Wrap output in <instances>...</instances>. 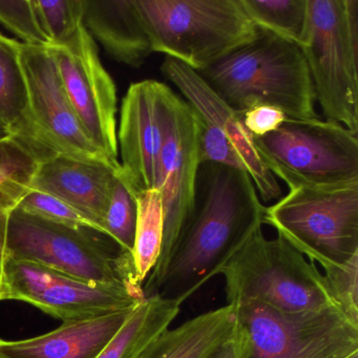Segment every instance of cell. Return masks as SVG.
<instances>
[{
	"label": "cell",
	"mask_w": 358,
	"mask_h": 358,
	"mask_svg": "<svg viewBox=\"0 0 358 358\" xmlns=\"http://www.w3.org/2000/svg\"><path fill=\"white\" fill-rule=\"evenodd\" d=\"M257 188L248 173L215 163H201L196 204L160 273L148 276L145 297L184 303L227 264L265 219Z\"/></svg>",
	"instance_id": "1"
},
{
	"label": "cell",
	"mask_w": 358,
	"mask_h": 358,
	"mask_svg": "<svg viewBox=\"0 0 358 358\" xmlns=\"http://www.w3.org/2000/svg\"><path fill=\"white\" fill-rule=\"evenodd\" d=\"M199 75L236 112L271 106L287 118H317L315 94L301 47L259 30L250 43L224 56Z\"/></svg>",
	"instance_id": "2"
},
{
	"label": "cell",
	"mask_w": 358,
	"mask_h": 358,
	"mask_svg": "<svg viewBox=\"0 0 358 358\" xmlns=\"http://www.w3.org/2000/svg\"><path fill=\"white\" fill-rule=\"evenodd\" d=\"M154 53L196 72L247 45L259 29L241 0H135Z\"/></svg>",
	"instance_id": "3"
},
{
	"label": "cell",
	"mask_w": 358,
	"mask_h": 358,
	"mask_svg": "<svg viewBox=\"0 0 358 358\" xmlns=\"http://www.w3.org/2000/svg\"><path fill=\"white\" fill-rule=\"evenodd\" d=\"M227 305L257 301L287 313L335 305L324 274L280 236L259 229L222 272ZM337 308V307H336Z\"/></svg>",
	"instance_id": "4"
},
{
	"label": "cell",
	"mask_w": 358,
	"mask_h": 358,
	"mask_svg": "<svg viewBox=\"0 0 358 358\" xmlns=\"http://www.w3.org/2000/svg\"><path fill=\"white\" fill-rule=\"evenodd\" d=\"M299 47L326 120L358 134V0H308Z\"/></svg>",
	"instance_id": "5"
},
{
	"label": "cell",
	"mask_w": 358,
	"mask_h": 358,
	"mask_svg": "<svg viewBox=\"0 0 358 358\" xmlns=\"http://www.w3.org/2000/svg\"><path fill=\"white\" fill-rule=\"evenodd\" d=\"M6 257L32 262L87 282L143 287L131 253L106 234L52 223L18 208L8 221Z\"/></svg>",
	"instance_id": "6"
},
{
	"label": "cell",
	"mask_w": 358,
	"mask_h": 358,
	"mask_svg": "<svg viewBox=\"0 0 358 358\" xmlns=\"http://www.w3.org/2000/svg\"><path fill=\"white\" fill-rule=\"evenodd\" d=\"M232 306L236 358H348L358 352V324L334 306L299 313L257 301Z\"/></svg>",
	"instance_id": "7"
},
{
	"label": "cell",
	"mask_w": 358,
	"mask_h": 358,
	"mask_svg": "<svg viewBox=\"0 0 358 358\" xmlns=\"http://www.w3.org/2000/svg\"><path fill=\"white\" fill-rule=\"evenodd\" d=\"M255 146L289 190L358 183L357 134L336 123L287 118L276 131L255 138Z\"/></svg>",
	"instance_id": "8"
},
{
	"label": "cell",
	"mask_w": 358,
	"mask_h": 358,
	"mask_svg": "<svg viewBox=\"0 0 358 358\" xmlns=\"http://www.w3.org/2000/svg\"><path fill=\"white\" fill-rule=\"evenodd\" d=\"M264 223L324 269L358 255V183L295 188L266 207Z\"/></svg>",
	"instance_id": "9"
},
{
	"label": "cell",
	"mask_w": 358,
	"mask_h": 358,
	"mask_svg": "<svg viewBox=\"0 0 358 358\" xmlns=\"http://www.w3.org/2000/svg\"><path fill=\"white\" fill-rule=\"evenodd\" d=\"M5 299L24 301L64 322L136 309L143 287L87 282L32 262L6 257L1 280Z\"/></svg>",
	"instance_id": "10"
},
{
	"label": "cell",
	"mask_w": 358,
	"mask_h": 358,
	"mask_svg": "<svg viewBox=\"0 0 358 358\" xmlns=\"http://www.w3.org/2000/svg\"><path fill=\"white\" fill-rule=\"evenodd\" d=\"M20 53L28 87L31 120L41 159L66 155L120 164L110 161L90 139L64 91L49 48L20 43Z\"/></svg>",
	"instance_id": "11"
},
{
	"label": "cell",
	"mask_w": 358,
	"mask_h": 358,
	"mask_svg": "<svg viewBox=\"0 0 358 358\" xmlns=\"http://www.w3.org/2000/svg\"><path fill=\"white\" fill-rule=\"evenodd\" d=\"M48 48L90 139L110 161L119 162L116 85L100 62L95 41L83 27L66 45Z\"/></svg>",
	"instance_id": "12"
},
{
	"label": "cell",
	"mask_w": 358,
	"mask_h": 358,
	"mask_svg": "<svg viewBox=\"0 0 358 358\" xmlns=\"http://www.w3.org/2000/svg\"><path fill=\"white\" fill-rule=\"evenodd\" d=\"M198 122L194 110L176 94L161 154L156 189L162 196L164 232L160 257L148 276L160 273L194 213L200 169Z\"/></svg>",
	"instance_id": "13"
},
{
	"label": "cell",
	"mask_w": 358,
	"mask_h": 358,
	"mask_svg": "<svg viewBox=\"0 0 358 358\" xmlns=\"http://www.w3.org/2000/svg\"><path fill=\"white\" fill-rule=\"evenodd\" d=\"M173 93L156 80L133 83L122 100L117 131L121 169L134 189H156Z\"/></svg>",
	"instance_id": "14"
},
{
	"label": "cell",
	"mask_w": 358,
	"mask_h": 358,
	"mask_svg": "<svg viewBox=\"0 0 358 358\" xmlns=\"http://www.w3.org/2000/svg\"><path fill=\"white\" fill-rule=\"evenodd\" d=\"M163 75L179 90L188 106L198 116L221 131L238 154L245 171L252 180L259 199L264 202L278 200L282 188L257 154L255 138L244 125L243 114L219 97L198 72L166 57L161 66Z\"/></svg>",
	"instance_id": "15"
},
{
	"label": "cell",
	"mask_w": 358,
	"mask_h": 358,
	"mask_svg": "<svg viewBox=\"0 0 358 358\" xmlns=\"http://www.w3.org/2000/svg\"><path fill=\"white\" fill-rule=\"evenodd\" d=\"M120 169V164L53 155L37 162L31 188L70 205L104 234L103 220Z\"/></svg>",
	"instance_id": "16"
},
{
	"label": "cell",
	"mask_w": 358,
	"mask_h": 358,
	"mask_svg": "<svg viewBox=\"0 0 358 358\" xmlns=\"http://www.w3.org/2000/svg\"><path fill=\"white\" fill-rule=\"evenodd\" d=\"M134 310L64 322L59 328L32 338L0 339V358H97Z\"/></svg>",
	"instance_id": "17"
},
{
	"label": "cell",
	"mask_w": 358,
	"mask_h": 358,
	"mask_svg": "<svg viewBox=\"0 0 358 358\" xmlns=\"http://www.w3.org/2000/svg\"><path fill=\"white\" fill-rule=\"evenodd\" d=\"M83 27L121 64L140 68L154 53L135 0H83Z\"/></svg>",
	"instance_id": "18"
},
{
	"label": "cell",
	"mask_w": 358,
	"mask_h": 358,
	"mask_svg": "<svg viewBox=\"0 0 358 358\" xmlns=\"http://www.w3.org/2000/svg\"><path fill=\"white\" fill-rule=\"evenodd\" d=\"M234 327V307L226 305L167 329L136 358H210L232 341Z\"/></svg>",
	"instance_id": "19"
},
{
	"label": "cell",
	"mask_w": 358,
	"mask_h": 358,
	"mask_svg": "<svg viewBox=\"0 0 358 358\" xmlns=\"http://www.w3.org/2000/svg\"><path fill=\"white\" fill-rule=\"evenodd\" d=\"M20 41L0 33V123L41 160L31 120L28 87L20 64Z\"/></svg>",
	"instance_id": "20"
},
{
	"label": "cell",
	"mask_w": 358,
	"mask_h": 358,
	"mask_svg": "<svg viewBox=\"0 0 358 358\" xmlns=\"http://www.w3.org/2000/svg\"><path fill=\"white\" fill-rule=\"evenodd\" d=\"M181 303L160 295L146 297L97 358H136L157 336L171 328Z\"/></svg>",
	"instance_id": "21"
},
{
	"label": "cell",
	"mask_w": 358,
	"mask_h": 358,
	"mask_svg": "<svg viewBox=\"0 0 358 358\" xmlns=\"http://www.w3.org/2000/svg\"><path fill=\"white\" fill-rule=\"evenodd\" d=\"M38 159L13 137L0 141V282L6 259V236L12 211L28 194Z\"/></svg>",
	"instance_id": "22"
},
{
	"label": "cell",
	"mask_w": 358,
	"mask_h": 358,
	"mask_svg": "<svg viewBox=\"0 0 358 358\" xmlns=\"http://www.w3.org/2000/svg\"><path fill=\"white\" fill-rule=\"evenodd\" d=\"M138 215L131 257L136 276L141 284L154 270L163 242L164 215L158 189L138 194Z\"/></svg>",
	"instance_id": "23"
},
{
	"label": "cell",
	"mask_w": 358,
	"mask_h": 358,
	"mask_svg": "<svg viewBox=\"0 0 358 358\" xmlns=\"http://www.w3.org/2000/svg\"><path fill=\"white\" fill-rule=\"evenodd\" d=\"M259 30L299 45L307 22L308 0H241Z\"/></svg>",
	"instance_id": "24"
},
{
	"label": "cell",
	"mask_w": 358,
	"mask_h": 358,
	"mask_svg": "<svg viewBox=\"0 0 358 358\" xmlns=\"http://www.w3.org/2000/svg\"><path fill=\"white\" fill-rule=\"evenodd\" d=\"M138 192L119 171L103 220L104 234L121 249L129 252L134 247L138 215Z\"/></svg>",
	"instance_id": "25"
},
{
	"label": "cell",
	"mask_w": 358,
	"mask_h": 358,
	"mask_svg": "<svg viewBox=\"0 0 358 358\" xmlns=\"http://www.w3.org/2000/svg\"><path fill=\"white\" fill-rule=\"evenodd\" d=\"M37 18L50 45H64L83 27V0H33Z\"/></svg>",
	"instance_id": "26"
},
{
	"label": "cell",
	"mask_w": 358,
	"mask_h": 358,
	"mask_svg": "<svg viewBox=\"0 0 358 358\" xmlns=\"http://www.w3.org/2000/svg\"><path fill=\"white\" fill-rule=\"evenodd\" d=\"M17 208L29 215L41 217L52 223L60 224V225L76 228V229H81V228L93 229L103 234L95 223L70 205L62 202L55 196L32 189V188L20 201Z\"/></svg>",
	"instance_id": "27"
},
{
	"label": "cell",
	"mask_w": 358,
	"mask_h": 358,
	"mask_svg": "<svg viewBox=\"0 0 358 358\" xmlns=\"http://www.w3.org/2000/svg\"><path fill=\"white\" fill-rule=\"evenodd\" d=\"M0 24L20 37L24 45H50L39 24L33 0H0Z\"/></svg>",
	"instance_id": "28"
},
{
	"label": "cell",
	"mask_w": 358,
	"mask_h": 358,
	"mask_svg": "<svg viewBox=\"0 0 358 358\" xmlns=\"http://www.w3.org/2000/svg\"><path fill=\"white\" fill-rule=\"evenodd\" d=\"M324 270L335 305L351 322L358 324V255L345 264Z\"/></svg>",
	"instance_id": "29"
},
{
	"label": "cell",
	"mask_w": 358,
	"mask_h": 358,
	"mask_svg": "<svg viewBox=\"0 0 358 358\" xmlns=\"http://www.w3.org/2000/svg\"><path fill=\"white\" fill-rule=\"evenodd\" d=\"M244 125L253 138L264 137L276 131L286 120L282 110L271 106H257L243 114Z\"/></svg>",
	"instance_id": "30"
},
{
	"label": "cell",
	"mask_w": 358,
	"mask_h": 358,
	"mask_svg": "<svg viewBox=\"0 0 358 358\" xmlns=\"http://www.w3.org/2000/svg\"><path fill=\"white\" fill-rule=\"evenodd\" d=\"M210 358H236L234 341H230L229 343H225Z\"/></svg>",
	"instance_id": "31"
},
{
	"label": "cell",
	"mask_w": 358,
	"mask_h": 358,
	"mask_svg": "<svg viewBox=\"0 0 358 358\" xmlns=\"http://www.w3.org/2000/svg\"><path fill=\"white\" fill-rule=\"evenodd\" d=\"M0 136H11L9 133H8L7 129H5L1 123H0Z\"/></svg>",
	"instance_id": "32"
},
{
	"label": "cell",
	"mask_w": 358,
	"mask_h": 358,
	"mask_svg": "<svg viewBox=\"0 0 358 358\" xmlns=\"http://www.w3.org/2000/svg\"><path fill=\"white\" fill-rule=\"evenodd\" d=\"M5 299V291H3V285L0 282V301Z\"/></svg>",
	"instance_id": "33"
},
{
	"label": "cell",
	"mask_w": 358,
	"mask_h": 358,
	"mask_svg": "<svg viewBox=\"0 0 358 358\" xmlns=\"http://www.w3.org/2000/svg\"><path fill=\"white\" fill-rule=\"evenodd\" d=\"M348 358H358V352L357 353H354L353 355L350 356V357Z\"/></svg>",
	"instance_id": "34"
},
{
	"label": "cell",
	"mask_w": 358,
	"mask_h": 358,
	"mask_svg": "<svg viewBox=\"0 0 358 358\" xmlns=\"http://www.w3.org/2000/svg\"><path fill=\"white\" fill-rule=\"evenodd\" d=\"M8 137H12V136H0V141H1V140L6 139V138Z\"/></svg>",
	"instance_id": "35"
}]
</instances>
